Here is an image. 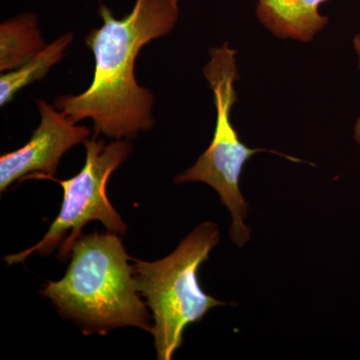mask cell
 Instances as JSON below:
<instances>
[{
	"label": "cell",
	"instance_id": "9",
	"mask_svg": "<svg viewBox=\"0 0 360 360\" xmlns=\"http://www.w3.org/2000/svg\"><path fill=\"white\" fill-rule=\"evenodd\" d=\"M72 39V33H65L56 41L46 45L39 54L20 68L2 75L0 77V105L4 108L13 101L23 87L42 79L52 66L63 59Z\"/></svg>",
	"mask_w": 360,
	"mask_h": 360
},
{
	"label": "cell",
	"instance_id": "2",
	"mask_svg": "<svg viewBox=\"0 0 360 360\" xmlns=\"http://www.w3.org/2000/svg\"><path fill=\"white\" fill-rule=\"evenodd\" d=\"M131 258L117 233L86 234L71 248L68 271L49 281L42 295L84 333L135 326L153 333L146 303L135 286Z\"/></svg>",
	"mask_w": 360,
	"mask_h": 360
},
{
	"label": "cell",
	"instance_id": "5",
	"mask_svg": "<svg viewBox=\"0 0 360 360\" xmlns=\"http://www.w3.org/2000/svg\"><path fill=\"white\" fill-rule=\"evenodd\" d=\"M86 160L79 174L70 179L58 180L53 176L45 179L58 182L63 188V201L58 217L52 222L44 238L32 248L15 255H7L4 260L11 265L23 262L37 252L45 257L59 245V257L65 259L71 252L75 241L80 238L85 224L97 220L108 231L124 234L127 225L108 200V182L110 175L127 160L132 151L131 144L123 139L105 144L103 139L84 141Z\"/></svg>",
	"mask_w": 360,
	"mask_h": 360
},
{
	"label": "cell",
	"instance_id": "3",
	"mask_svg": "<svg viewBox=\"0 0 360 360\" xmlns=\"http://www.w3.org/2000/svg\"><path fill=\"white\" fill-rule=\"evenodd\" d=\"M219 243V227L206 221L168 257L151 262L134 259L135 286L155 319L151 333L158 360L172 359L189 324L200 322L210 309L229 304L206 295L198 279L200 265Z\"/></svg>",
	"mask_w": 360,
	"mask_h": 360
},
{
	"label": "cell",
	"instance_id": "6",
	"mask_svg": "<svg viewBox=\"0 0 360 360\" xmlns=\"http://www.w3.org/2000/svg\"><path fill=\"white\" fill-rule=\"evenodd\" d=\"M39 127L25 146L0 158V191L27 176L45 179L53 176L66 151L86 141L90 129L77 125L63 112L39 99Z\"/></svg>",
	"mask_w": 360,
	"mask_h": 360
},
{
	"label": "cell",
	"instance_id": "1",
	"mask_svg": "<svg viewBox=\"0 0 360 360\" xmlns=\"http://www.w3.org/2000/svg\"><path fill=\"white\" fill-rule=\"evenodd\" d=\"M99 15L103 25L85 39L96 58L94 80L78 96L59 97L56 106L72 122L92 120L96 136L134 139L155 123V97L137 84L135 60L144 45L172 32L179 18V0H136L122 20L101 4Z\"/></svg>",
	"mask_w": 360,
	"mask_h": 360
},
{
	"label": "cell",
	"instance_id": "10",
	"mask_svg": "<svg viewBox=\"0 0 360 360\" xmlns=\"http://www.w3.org/2000/svg\"><path fill=\"white\" fill-rule=\"evenodd\" d=\"M354 46L357 58H359V68L360 70V33L354 37ZM354 139L355 142L360 146V116L355 122Z\"/></svg>",
	"mask_w": 360,
	"mask_h": 360
},
{
	"label": "cell",
	"instance_id": "8",
	"mask_svg": "<svg viewBox=\"0 0 360 360\" xmlns=\"http://www.w3.org/2000/svg\"><path fill=\"white\" fill-rule=\"evenodd\" d=\"M46 45L37 16L23 14L0 25V70H14L39 54Z\"/></svg>",
	"mask_w": 360,
	"mask_h": 360
},
{
	"label": "cell",
	"instance_id": "4",
	"mask_svg": "<svg viewBox=\"0 0 360 360\" xmlns=\"http://www.w3.org/2000/svg\"><path fill=\"white\" fill-rule=\"evenodd\" d=\"M210 60L203 73L214 96L217 125L212 143L194 163L175 177L176 184L203 182L219 194L222 205L232 217L229 234L234 245L241 248L251 238V229L245 224L248 205L241 193L239 181L243 168L253 155L271 153L295 162H302L278 151L264 148H250L239 139L238 130L231 122V110L238 101L236 84L238 78L236 51L225 42L222 46L210 49Z\"/></svg>",
	"mask_w": 360,
	"mask_h": 360
},
{
	"label": "cell",
	"instance_id": "7",
	"mask_svg": "<svg viewBox=\"0 0 360 360\" xmlns=\"http://www.w3.org/2000/svg\"><path fill=\"white\" fill-rule=\"evenodd\" d=\"M328 0H257V16L279 39L310 42L328 23L319 7Z\"/></svg>",
	"mask_w": 360,
	"mask_h": 360
}]
</instances>
